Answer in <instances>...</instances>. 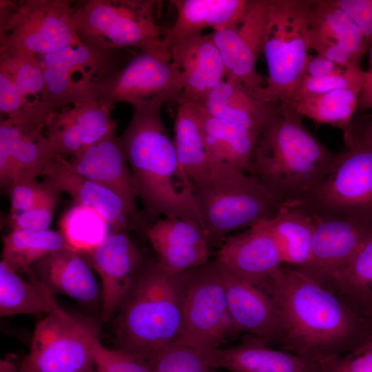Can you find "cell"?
Segmentation results:
<instances>
[{
    "label": "cell",
    "instance_id": "obj_1",
    "mask_svg": "<svg viewBox=\"0 0 372 372\" xmlns=\"http://www.w3.org/2000/svg\"><path fill=\"white\" fill-rule=\"evenodd\" d=\"M261 289L280 310L284 351L319 362L351 352L372 337V321L296 267L281 265Z\"/></svg>",
    "mask_w": 372,
    "mask_h": 372
},
{
    "label": "cell",
    "instance_id": "obj_2",
    "mask_svg": "<svg viewBox=\"0 0 372 372\" xmlns=\"http://www.w3.org/2000/svg\"><path fill=\"white\" fill-rule=\"evenodd\" d=\"M162 105L132 107V118L119 136L137 198L151 217L163 215L201 223L192 187L185 177L174 141L161 116Z\"/></svg>",
    "mask_w": 372,
    "mask_h": 372
},
{
    "label": "cell",
    "instance_id": "obj_3",
    "mask_svg": "<svg viewBox=\"0 0 372 372\" xmlns=\"http://www.w3.org/2000/svg\"><path fill=\"white\" fill-rule=\"evenodd\" d=\"M338 153L322 145L289 103H271L247 173L282 203L306 197L328 174Z\"/></svg>",
    "mask_w": 372,
    "mask_h": 372
},
{
    "label": "cell",
    "instance_id": "obj_4",
    "mask_svg": "<svg viewBox=\"0 0 372 372\" xmlns=\"http://www.w3.org/2000/svg\"><path fill=\"white\" fill-rule=\"evenodd\" d=\"M187 273L145 258L115 313L116 349L149 364L176 342L183 327Z\"/></svg>",
    "mask_w": 372,
    "mask_h": 372
},
{
    "label": "cell",
    "instance_id": "obj_5",
    "mask_svg": "<svg viewBox=\"0 0 372 372\" xmlns=\"http://www.w3.org/2000/svg\"><path fill=\"white\" fill-rule=\"evenodd\" d=\"M192 191L210 247L236 229L269 220L283 205L256 176L231 169H212Z\"/></svg>",
    "mask_w": 372,
    "mask_h": 372
},
{
    "label": "cell",
    "instance_id": "obj_6",
    "mask_svg": "<svg viewBox=\"0 0 372 372\" xmlns=\"http://www.w3.org/2000/svg\"><path fill=\"white\" fill-rule=\"evenodd\" d=\"M313 0H270L262 52L268 70L265 96L269 103H289L304 76L311 49Z\"/></svg>",
    "mask_w": 372,
    "mask_h": 372
},
{
    "label": "cell",
    "instance_id": "obj_7",
    "mask_svg": "<svg viewBox=\"0 0 372 372\" xmlns=\"http://www.w3.org/2000/svg\"><path fill=\"white\" fill-rule=\"evenodd\" d=\"M161 1L87 0L74 3L73 23L79 39L110 50L138 51L167 45L166 28L156 17Z\"/></svg>",
    "mask_w": 372,
    "mask_h": 372
},
{
    "label": "cell",
    "instance_id": "obj_8",
    "mask_svg": "<svg viewBox=\"0 0 372 372\" xmlns=\"http://www.w3.org/2000/svg\"><path fill=\"white\" fill-rule=\"evenodd\" d=\"M68 0L0 1V54L38 58L81 41Z\"/></svg>",
    "mask_w": 372,
    "mask_h": 372
},
{
    "label": "cell",
    "instance_id": "obj_9",
    "mask_svg": "<svg viewBox=\"0 0 372 372\" xmlns=\"http://www.w3.org/2000/svg\"><path fill=\"white\" fill-rule=\"evenodd\" d=\"M312 214L346 217L372 224V131L353 129V139L328 174L295 203Z\"/></svg>",
    "mask_w": 372,
    "mask_h": 372
},
{
    "label": "cell",
    "instance_id": "obj_10",
    "mask_svg": "<svg viewBox=\"0 0 372 372\" xmlns=\"http://www.w3.org/2000/svg\"><path fill=\"white\" fill-rule=\"evenodd\" d=\"M82 41L37 58L52 112L76 102L99 99L105 79L123 66L121 53Z\"/></svg>",
    "mask_w": 372,
    "mask_h": 372
},
{
    "label": "cell",
    "instance_id": "obj_11",
    "mask_svg": "<svg viewBox=\"0 0 372 372\" xmlns=\"http://www.w3.org/2000/svg\"><path fill=\"white\" fill-rule=\"evenodd\" d=\"M239 333L229 313L223 273L216 260L188 270L183 327L175 344L207 352Z\"/></svg>",
    "mask_w": 372,
    "mask_h": 372
},
{
    "label": "cell",
    "instance_id": "obj_12",
    "mask_svg": "<svg viewBox=\"0 0 372 372\" xmlns=\"http://www.w3.org/2000/svg\"><path fill=\"white\" fill-rule=\"evenodd\" d=\"M183 94L180 76L167 45L143 50L109 74L100 87L99 99L132 107L152 103H177Z\"/></svg>",
    "mask_w": 372,
    "mask_h": 372
},
{
    "label": "cell",
    "instance_id": "obj_13",
    "mask_svg": "<svg viewBox=\"0 0 372 372\" xmlns=\"http://www.w3.org/2000/svg\"><path fill=\"white\" fill-rule=\"evenodd\" d=\"M99 334L98 324L90 318L61 307L47 314L37 324L30 344L39 372H96Z\"/></svg>",
    "mask_w": 372,
    "mask_h": 372
},
{
    "label": "cell",
    "instance_id": "obj_14",
    "mask_svg": "<svg viewBox=\"0 0 372 372\" xmlns=\"http://www.w3.org/2000/svg\"><path fill=\"white\" fill-rule=\"evenodd\" d=\"M0 112L21 128H45L51 112L37 58L0 54Z\"/></svg>",
    "mask_w": 372,
    "mask_h": 372
},
{
    "label": "cell",
    "instance_id": "obj_15",
    "mask_svg": "<svg viewBox=\"0 0 372 372\" xmlns=\"http://www.w3.org/2000/svg\"><path fill=\"white\" fill-rule=\"evenodd\" d=\"M270 0H249L242 20L235 26L210 33L225 67L226 80L249 89H265L256 64L262 54Z\"/></svg>",
    "mask_w": 372,
    "mask_h": 372
},
{
    "label": "cell",
    "instance_id": "obj_16",
    "mask_svg": "<svg viewBox=\"0 0 372 372\" xmlns=\"http://www.w3.org/2000/svg\"><path fill=\"white\" fill-rule=\"evenodd\" d=\"M309 214L313 222L311 258L304 266L297 268L324 285L347 267L372 237V224L334 215Z\"/></svg>",
    "mask_w": 372,
    "mask_h": 372
},
{
    "label": "cell",
    "instance_id": "obj_17",
    "mask_svg": "<svg viewBox=\"0 0 372 372\" xmlns=\"http://www.w3.org/2000/svg\"><path fill=\"white\" fill-rule=\"evenodd\" d=\"M114 105L93 99L79 101L52 112L45 136L52 158L67 159L116 132L112 116Z\"/></svg>",
    "mask_w": 372,
    "mask_h": 372
},
{
    "label": "cell",
    "instance_id": "obj_18",
    "mask_svg": "<svg viewBox=\"0 0 372 372\" xmlns=\"http://www.w3.org/2000/svg\"><path fill=\"white\" fill-rule=\"evenodd\" d=\"M65 160L72 171L118 195L131 213L133 227L146 232L147 227L136 203L132 174L116 132Z\"/></svg>",
    "mask_w": 372,
    "mask_h": 372
},
{
    "label": "cell",
    "instance_id": "obj_19",
    "mask_svg": "<svg viewBox=\"0 0 372 372\" xmlns=\"http://www.w3.org/2000/svg\"><path fill=\"white\" fill-rule=\"evenodd\" d=\"M83 257L101 279L102 319L109 321L145 257L125 231L110 232Z\"/></svg>",
    "mask_w": 372,
    "mask_h": 372
},
{
    "label": "cell",
    "instance_id": "obj_20",
    "mask_svg": "<svg viewBox=\"0 0 372 372\" xmlns=\"http://www.w3.org/2000/svg\"><path fill=\"white\" fill-rule=\"evenodd\" d=\"M310 26L311 48L318 54L343 68L360 65L369 46L335 0L313 1Z\"/></svg>",
    "mask_w": 372,
    "mask_h": 372
},
{
    "label": "cell",
    "instance_id": "obj_21",
    "mask_svg": "<svg viewBox=\"0 0 372 372\" xmlns=\"http://www.w3.org/2000/svg\"><path fill=\"white\" fill-rule=\"evenodd\" d=\"M218 264L225 281L229 313L238 331L247 332L268 345L281 344L283 324L273 298L262 289Z\"/></svg>",
    "mask_w": 372,
    "mask_h": 372
},
{
    "label": "cell",
    "instance_id": "obj_22",
    "mask_svg": "<svg viewBox=\"0 0 372 372\" xmlns=\"http://www.w3.org/2000/svg\"><path fill=\"white\" fill-rule=\"evenodd\" d=\"M216 260L260 289L270 273L283 264L278 244L264 222L225 238Z\"/></svg>",
    "mask_w": 372,
    "mask_h": 372
},
{
    "label": "cell",
    "instance_id": "obj_23",
    "mask_svg": "<svg viewBox=\"0 0 372 372\" xmlns=\"http://www.w3.org/2000/svg\"><path fill=\"white\" fill-rule=\"evenodd\" d=\"M167 45L180 76L185 97L200 104L225 80L222 57L210 34L189 35Z\"/></svg>",
    "mask_w": 372,
    "mask_h": 372
},
{
    "label": "cell",
    "instance_id": "obj_24",
    "mask_svg": "<svg viewBox=\"0 0 372 372\" xmlns=\"http://www.w3.org/2000/svg\"><path fill=\"white\" fill-rule=\"evenodd\" d=\"M145 235L156 260L169 271L184 272L208 262V238L196 222L164 217L148 226Z\"/></svg>",
    "mask_w": 372,
    "mask_h": 372
},
{
    "label": "cell",
    "instance_id": "obj_25",
    "mask_svg": "<svg viewBox=\"0 0 372 372\" xmlns=\"http://www.w3.org/2000/svg\"><path fill=\"white\" fill-rule=\"evenodd\" d=\"M43 130L23 129L5 118L0 121V185L10 189L36 179L52 158Z\"/></svg>",
    "mask_w": 372,
    "mask_h": 372
},
{
    "label": "cell",
    "instance_id": "obj_26",
    "mask_svg": "<svg viewBox=\"0 0 372 372\" xmlns=\"http://www.w3.org/2000/svg\"><path fill=\"white\" fill-rule=\"evenodd\" d=\"M41 175L60 192L68 194L76 205L100 214L112 231H125L133 227L131 213L124 201L109 189L72 171L65 159L52 158Z\"/></svg>",
    "mask_w": 372,
    "mask_h": 372
},
{
    "label": "cell",
    "instance_id": "obj_27",
    "mask_svg": "<svg viewBox=\"0 0 372 372\" xmlns=\"http://www.w3.org/2000/svg\"><path fill=\"white\" fill-rule=\"evenodd\" d=\"M203 353L213 369L223 368L232 372H319V362L271 349L250 335L236 346Z\"/></svg>",
    "mask_w": 372,
    "mask_h": 372
},
{
    "label": "cell",
    "instance_id": "obj_28",
    "mask_svg": "<svg viewBox=\"0 0 372 372\" xmlns=\"http://www.w3.org/2000/svg\"><path fill=\"white\" fill-rule=\"evenodd\" d=\"M28 273L53 294H63L84 304L101 301V290L92 267L83 256L69 248L44 257Z\"/></svg>",
    "mask_w": 372,
    "mask_h": 372
},
{
    "label": "cell",
    "instance_id": "obj_29",
    "mask_svg": "<svg viewBox=\"0 0 372 372\" xmlns=\"http://www.w3.org/2000/svg\"><path fill=\"white\" fill-rule=\"evenodd\" d=\"M264 92L225 79L199 105L211 116L260 133L271 105Z\"/></svg>",
    "mask_w": 372,
    "mask_h": 372
},
{
    "label": "cell",
    "instance_id": "obj_30",
    "mask_svg": "<svg viewBox=\"0 0 372 372\" xmlns=\"http://www.w3.org/2000/svg\"><path fill=\"white\" fill-rule=\"evenodd\" d=\"M201 110L211 169H231L247 172L261 132L216 118Z\"/></svg>",
    "mask_w": 372,
    "mask_h": 372
},
{
    "label": "cell",
    "instance_id": "obj_31",
    "mask_svg": "<svg viewBox=\"0 0 372 372\" xmlns=\"http://www.w3.org/2000/svg\"><path fill=\"white\" fill-rule=\"evenodd\" d=\"M249 0H172L176 19L166 28L168 44L189 35L200 34L206 28L218 31L238 25L245 14Z\"/></svg>",
    "mask_w": 372,
    "mask_h": 372
},
{
    "label": "cell",
    "instance_id": "obj_32",
    "mask_svg": "<svg viewBox=\"0 0 372 372\" xmlns=\"http://www.w3.org/2000/svg\"><path fill=\"white\" fill-rule=\"evenodd\" d=\"M174 143L180 169L192 187L211 173L198 103L182 95L177 103Z\"/></svg>",
    "mask_w": 372,
    "mask_h": 372
},
{
    "label": "cell",
    "instance_id": "obj_33",
    "mask_svg": "<svg viewBox=\"0 0 372 372\" xmlns=\"http://www.w3.org/2000/svg\"><path fill=\"white\" fill-rule=\"evenodd\" d=\"M263 222L278 244L284 265L302 267L309 262L313 222L305 209L295 203L283 204L273 217Z\"/></svg>",
    "mask_w": 372,
    "mask_h": 372
},
{
    "label": "cell",
    "instance_id": "obj_34",
    "mask_svg": "<svg viewBox=\"0 0 372 372\" xmlns=\"http://www.w3.org/2000/svg\"><path fill=\"white\" fill-rule=\"evenodd\" d=\"M22 278L3 261H0V315L50 313L60 308L54 294L31 273Z\"/></svg>",
    "mask_w": 372,
    "mask_h": 372
},
{
    "label": "cell",
    "instance_id": "obj_35",
    "mask_svg": "<svg viewBox=\"0 0 372 372\" xmlns=\"http://www.w3.org/2000/svg\"><path fill=\"white\" fill-rule=\"evenodd\" d=\"M324 287L337 294L358 316L372 321V237L349 265Z\"/></svg>",
    "mask_w": 372,
    "mask_h": 372
},
{
    "label": "cell",
    "instance_id": "obj_36",
    "mask_svg": "<svg viewBox=\"0 0 372 372\" xmlns=\"http://www.w3.org/2000/svg\"><path fill=\"white\" fill-rule=\"evenodd\" d=\"M359 94L354 89H339L301 98L289 104L302 116L340 129L348 147L353 139L352 118L358 109Z\"/></svg>",
    "mask_w": 372,
    "mask_h": 372
},
{
    "label": "cell",
    "instance_id": "obj_37",
    "mask_svg": "<svg viewBox=\"0 0 372 372\" xmlns=\"http://www.w3.org/2000/svg\"><path fill=\"white\" fill-rule=\"evenodd\" d=\"M65 247L59 231L12 230L3 237L1 260L18 273H27L35 262Z\"/></svg>",
    "mask_w": 372,
    "mask_h": 372
},
{
    "label": "cell",
    "instance_id": "obj_38",
    "mask_svg": "<svg viewBox=\"0 0 372 372\" xmlns=\"http://www.w3.org/2000/svg\"><path fill=\"white\" fill-rule=\"evenodd\" d=\"M59 227L66 247L83 256L112 232L108 223L96 211L76 204L63 216Z\"/></svg>",
    "mask_w": 372,
    "mask_h": 372
},
{
    "label": "cell",
    "instance_id": "obj_39",
    "mask_svg": "<svg viewBox=\"0 0 372 372\" xmlns=\"http://www.w3.org/2000/svg\"><path fill=\"white\" fill-rule=\"evenodd\" d=\"M365 71L358 65L343 68L333 73L318 76H304L295 89L289 103L306 96L330 91L350 88L361 91Z\"/></svg>",
    "mask_w": 372,
    "mask_h": 372
},
{
    "label": "cell",
    "instance_id": "obj_40",
    "mask_svg": "<svg viewBox=\"0 0 372 372\" xmlns=\"http://www.w3.org/2000/svg\"><path fill=\"white\" fill-rule=\"evenodd\" d=\"M154 372H212L203 352L172 344L161 350L148 364Z\"/></svg>",
    "mask_w": 372,
    "mask_h": 372
},
{
    "label": "cell",
    "instance_id": "obj_41",
    "mask_svg": "<svg viewBox=\"0 0 372 372\" xmlns=\"http://www.w3.org/2000/svg\"><path fill=\"white\" fill-rule=\"evenodd\" d=\"M61 192L54 189L32 208L9 218L12 230L43 231L50 229Z\"/></svg>",
    "mask_w": 372,
    "mask_h": 372
},
{
    "label": "cell",
    "instance_id": "obj_42",
    "mask_svg": "<svg viewBox=\"0 0 372 372\" xmlns=\"http://www.w3.org/2000/svg\"><path fill=\"white\" fill-rule=\"evenodd\" d=\"M96 372H154L144 361L118 349L104 347L99 339L94 345Z\"/></svg>",
    "mask_w": 372,
    "mask_h": 372
},
{
    "label": "cell",
    "instance_id": "obj_43",
    "mask_svg": "<svg viewBox=\"0 0 372 372\" xmlns=\"http://www.w3.org/2000/svg\"><path fill=\"white\" fill-rule=\"evenodd\" d=\"M54 189V187L47 180L40 183L36 179L14 184L10 189L9 218L32 208L45 198Z\"/></svg>",
    "mask_w": 372,
    "mask_h": 372
},
{
    "label": "cell",
    "instance_id": "obj_44",
    "mask_svg": "<svg viewBox=\"0 0 372 372\" xmlns=\"http://www.w3.org/2000/svg\"><path fill=\"white\" fill-rule=\"evenodd\" d=\"M319 372H372V337L351 352L319 362Z\"/></svg>",
    "mask_w": 372,
    "mask_h": 372
},
{
    "label": "cell",
    "instance_id": "obj_45",
    "mask_svg": "<svg viewBox=\"0 0 372 372\" xmlns=\"http://www.w3.org/2000/svg\"><path fill=\"white\" fill-rule=\"evenodd\" d=\"M362 33L366 43L372 45V0H335Z\"/></svg>",
    "mask_w": 372,
    "mask_h": 372
},
{
    "label": "cell",
    "instance_id": "obj_46",
    "mask_svg": "<svg viewBox=\"0 0 372 372\" xmlns=\"http://www.w3.org/2000/svg\"><path fill=\"white\" fill-rule=\"evenodd\" d=\"M342 68L343 67L319 54L309 55L304 67V76H318L326 75Z\"/></svg>",
    "mask_w": 372,
    "mask_h": 372
},
{
    "label": "cell",
    "instance_id": "obj_47",
    "mask_svg": "<svg viewBox=\"0 0 372 372\" xmlns=\"http://www.w3.org/2000/svg\"><path fill=\"white\" fill-rule=\"evenodd\" d=\"M19 372H39L37 353L32 348L27 355L23 358Z\"/></svg>",
    "mask_w": 372,
    "mask_h": 372
},
{
    "label": "cell",
    "instance_id": "obj_48",
    "mask_svg": "<svg viewBox=\"0 0 372 372\" xmlns=\"http://www.w3.org/2000/svg\"><path fill=\"white\" fill-rule=\"evenodd\" d=\"M0 372H17L15 364L7 359L0 361Z\"/></svg>",
    "mask_w": 372,
    "mask_h": 372
},
{
    "label": "cell",
    "instance_id": "obj_49",
    "mask_svg": "<svg viewBox=\"0 0 372 372\" xmlns=\"http://www.w3.org/2000/svg\"><path fill=\"white\" fill-rule=\"evenodd\" d=\"M370 128H371V131H372V125H371V126L370 127Z\"/></svg>",
    "mask_w": 372,
    "mask_h": 372
}]
</instances>
